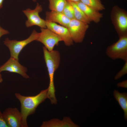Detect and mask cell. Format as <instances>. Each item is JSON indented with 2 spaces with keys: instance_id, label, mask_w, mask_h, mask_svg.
Masks as SVG:
<instances>
[{
  "instance_id": "1",
  "label": "cell",
  "mask_w": 127,
  "mask_h": 127,
  "mask_svg": "<svg viewBox=\"0 0 127 127\" xmlns=\"http://www.w3.org/2000/svg\"><path fill=\"white\" fill-rule=\"evenodd\" d=\"M48 91L47 88L41 91L37 95L34 96H24L19 93L15 94L16 98L20 103L22 127H28L27 121L28 117L34 113L39 105L47 98Z\"/></svg>"
},
{
  "instance_id": "2",
  "label": "cell",
  "mask_w": 127,
  "mask_h": 127,
  "mask_svg": "<svg viewBox=\"0 0 127 127\" xmlns=\"http://www.w3.org/2000/svg\"><path fill=\"white\" fill-rule=\"evenodd\" d=\"M44 58L47 69L49 79V84L47 93V97L51 103L56 104L57 100L55 97V90L54 84L55 71L59 67L60 56L59 52L54 50L49 51L44 46L43 47Z\"/></svg>"
},
{
  "instance_id": "3",
  "label": "cell",
  "mask_w": 127,
  "mask_h": 127,
  "mask_svg": "<svg viewBox=\"0 0 127 127\" xmlns=\"http://www.w3.org/2000/svg\"><path fill=\"white\" fill-rule=\"evenodd\" d=\"M39 33L34 30L30 36L27 39L23 40H11L8 38H6L3 41L4 45L9 49L10 57L19 60V56L22 49L31 42L36 40L38 39Z\"/></svg>"
},
{
  "instance_id": "4",
  "label": "cell",
  "mask_w": 127,
  "mask_h": 127,
  "mask_svg": "<svg viewBox=\"0 0 127 127\" xmlns=\"http://www.w3.org/2000/svg\"><path fill=\"white\" fill-rule=\"evenodd\" d=\"M106 53L109 58L113 60H127V35L119 37L116 42L108 46Z\"/></svg>"
},
{
  "instance_id": "5",
  "label": "cell",
  "mask_w": 127,
  "mask_h": 127,
  "mask_svg": "<svg viewBox=\"0 0 127 127\" xmlns=\"http://www.w3.org/2000/svg\"><path fill=\"white\" fill-rule=\"evenodd\" d=\"M88 24L74 18L71 20L67 27L73 42L76 43L82 42Z\"/></svg>"
},
{
  "instance_id": "6",
  "label": "cell",
  "mask_w": 127,
  "mask_h": 127,
  "mask_svg": "<svg viewBox=\"0 0 127 127\" xmlns=\"http://www.w3.org/2000/svg\"><path fill=\"white\" fill-rule=\"evenodd\" d=\"M112 10L113 21L119 37L127 35L126 12L117 6L113 7Z\"/></svg>"
},
{
  "instance_id": "7",
  "label": "cell",
  "mask_w": 127,
  "mask_h": 127,
  "mask_svg": "<svg viewBox=\"0 0 127 127\" xmlns=\"http://www.w3.org/2000/svg\"><path fill=\"white\" fill-rule=\"evenodd\" d=\"M42 10V6L37 3L35 8L34 9L28 8L23 11V13L27 18V20L25 23V25L27 27L36 25L41 28H46L45 20L41 18L39 15V13Z\"/></svg>"
},
{
  "instance_id": "8",
  "label": "cell",
  "mask_w": 127,
  "mask_h": 127,
  "mask_svg": "<svg viewBox=\"0 0 127 127\" xmlns=\"http://www.w3.org/2000/svg\"><path fill=\"white\" fill-rule=\"evenodd\" d=\"M40 30L36 41L43 44L49 51L53 50L55 46L62 41L60 36L47 28H40Z\"/></svg>"
},
{
  "instance_id": "9",
  "label": "cell",
  "mask_w": 127,
  "mask_h": 127,
  "mask_svg": "<svg viewBox=\"0 0 127 127\" xmlns=\"http://www.w3.org/2000/svg\"><path fill=\"white\" fill-rule=\"evenodd\" d=\"M2 113L8 127H22V115L17 108L9 107Z\"/></svg>"
},
{
  "instance_id": "10",
  "label": "cell",
  "mask_w": 127,
  "mask_h": 127,
  "mask_svg": "<svg viewBox=\"0 0 127 127\" xmlns=\"http://www.w3.org/2000/svg\"><path fill=\"white\" fill-rule=\"evenodd\" d=\"M18 60L10 57L7 62L0 66V71H6L16 73L25 78H29V76L26 73L27 68L21 65Z\"/></svg>"
},
{
  "instance_id": "11",
  "label": "cell",
  "mask_w": 127,
  "mask_h": 127,
  "mask_svg": "<svg viewBox=\"0 0 127 127\" xmlns=\"http://www.w3.org/2000/svg\"><path fill=\"white\" fill-rule=\"evenodd\" d=\"M46 28L60 36L65 45L69 46L73 44V41L68 28L56 23L45 20Z\"/></svg>"
},
{
  "instance_id": "12",
  "label": "cell",
  "mask_w": 127,
  "mask_h": 127,
  "mask_svg": "<svg viewBox=\"0 0 127 127\" xmlns=\"http://www.w3.org/2000/svg\"><path fill=\"white\" fill-rule=\"evenodd\" d=\"M70 20L62 12L51 11H47L46 13L45 20L58 23L67 28Z\"/></svg>"
},
{
  "instance_id": "13",
  "label": "cell",
  "mask_w": 127,
  "mask_h": 127,
  "mask_svg": "<svg viewBox=\"0 0 127 127\" xmlns=\"http://www.w3.org/2000/svg\"><path fill=\"white\" fill-rule=\"evenodd\" d=\"M75 3L91 22L98 23L100 21L103 15L99 11L92 9L80 1Z\"/></svg>"
},
{
  "instance_id": "14",
  "label": "cell",
  "mask_w": 127,
  "mask_h": 127,
  "mask_svg": "<svg viewBox=\"0 0 127 127\" xmlns=\"http://www.w3.org/2000/svg\"><path fill=\"white\" fill-rule=\"evenodd\" d=\"M78 125L74 123L69 117H65L62 120L53 119L48 121H44L41 127H77Z\"/></svg>"
},
{
  "instance_id": "15",
  "label": "cell",
  "mask_w": 127,
  "mask_h": 127,
  "mask_svg": "<svg viewBox=\"0 0 127 127\" xmlns=\"http://www.w3.org/2000/svg\"><path fill=\"white\" fill-rule=\"evenodd\" d=\"M113 95L115 99L118 102L124 112V119L127 120V93L126 92H119L117 90H115Z\"/></svg>"
},
{
  "instance_id": "16",
  "label": "cell",
  "mask_w": 127,
  "mask_h": 127,
  "mask_svg": "<svg viewBox=\"0 0 127 127\" xmlns=\"http://www.w3.org/2000/svg\"><path fill=\"white\" fill-rule=\"evenodd\" d=\"M69 2L74 8L75 19L88 24H90L91 21L76 4L75 3Z\"/></svg>"
},
{
  "instance_id": "17",
  "label": "cell",
  "mask_w": 127,
  "mask_h": 127,
  "mask_svg": "<svg viewBox=\"0 0 127 127\" xmlns=\"http://www.w3.org/2000/svg\"><path fill=\"white\" fill-rule=\"evenodd\" d=\"M49 8L51 11L62 12L67 1L66 0H48Z\"/></svg>"
},
{
  "instance_id": "18",
  "label": "cell",
  "mask_w": 127,
  "mask_h": 127,
  "mask_svg": "<svg viewBox=\"0 0 127 127\" xmlns=\"http://www.w3.org/2000/svg\"><path fill=\"white\" fill-rule=\"evenodd\" d=\"M83 4L97 11L103 10L105 8L100 0H80Z\"/></svg>"
},
{
  "instance_id": "19",
  "label": "cell",
  "mask_w": 127,
  "mask_h": 127,
  "mask_svg": "<svg viewBox=\"0 0 127 127\" xmlns=\"http://www.w3.org/2000/svg\"><path fill=\"white\" fill-rule=\"evenodd\" d=\"M62 12L70 20L75 18L73 7L69 1H67V3L64 8Z\"/></svg>"
},
{
  "instance_id": "20",
  "label": "cell",
  "mask_w": 127,
  "mask_h": 127,
  "mask_svg": "<svg viewBox=\"0 0 127 127\" xmlns=\"http://www.w3.org/2000/svg\"><path fill=\"white\" fill-rule=\"evenodd\" d=\"M127 74V60L125 62L123 67L116 74L115 77L114 79L117 80Z\"/></svg>"
},
{
  "instance_id": "21",
  "label": "cell",
  "mask_w": 127,
  "mask_h": 127,
  "mask_svg": "<svg viewBox=\"0 0 127 127\" xmlns=\"http://www.w3.org/2000/svg\"><path fill=\"white\" fill-rule=\"evenodd\" d=\"M0 127H8L3 117V113L0 110Z\"/></svg>"
},
{
  "instance_id": "22",
  "label": "cell",
  "mask_w": 127,
  "mask_h": 127,
  "mask_svg": "<svg viewBox=\"0 0 127 127\" xmlns=\"http://www.w3.org/2000/svg\"><path fill=\"white\" fill-rule=\"evenodd\" d=\"M117 86L118 87H122L127 88V80L122 81L121 82L118 83L117 84Z\"/></svg>"
},
{
  "instance_id": "23",
  "label": "cell",
  "mask_w": 127,
  "mask_h": 127,
  "mask_svg": "<svg viewBox=\"0 0 127 127\" xmlns=\"http://www.w3.org/2000/svg\"><path fill=\"white\" fill-rule=\"evenodd\" d=\"M9 31L2 28L0 26V38L3 36L9 34Z\"/></svg>"
},
{
  "instance_id": "24",
  "label": "cell",
  "mask_w": 127,
  "mask_h": 127,
  "mask_svg": "<svg viewBox=\"0 0 127 127\" xmlns=\"http://www.w3.org/2000/svg\"><path fill=\"white\" fill-rule=\"evenodd\" d=\"M67 1L70 2L76 3L80 1V0H66Z\"/></svg>"
},
{
  "instance_id": "25",
  "label": "cell",
  "mask_w": 127,
  "mask_h": 127,
  "mask_svg": "<svg viewBox=\"0 0 127 127\" xmlns=\"http://www.w3.org/2000/svg\"><path fill=\"white\" fill-rule=\"evenodd\" d=\"M4 0H0V9L2 7Z\"/></svg>"
},
{
  "instance_id": "26",
  "label": "cell",
  "mask_w": 127,
  "mask_h": 127,
  "mask_svg": "<svg viewBox=\"0 0 127 127\" xmlns=\"http://www.w3.org/2000/svg\"><path fill=\"white\" fill-rule=\"evenodd\" d=\"M1 72L0 71V83H1L3 81V78H2V75L1 74Z\"/></svg>"
},
{
  "instance_id": "27",
  "label": "cell",
  "mask_w": 127,
  "mask_h": 127,
  "mask_svg": "<svg viewBox=\"0 0 127 127\" xmlns=\"http://www.w3.org/2000/svg\"><path fill=\"white\" fill-rule=\"evenodd\" d=\"M32 1H33V2H35L36 1V0H32Z\"/></svg>"
}]
</instances>
